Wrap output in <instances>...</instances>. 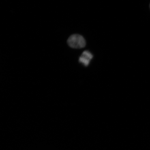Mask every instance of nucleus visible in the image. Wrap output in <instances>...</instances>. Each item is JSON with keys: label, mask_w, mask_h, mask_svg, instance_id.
Here are the masks:
<instances>
[{"label": "nucleus", "mask_w": 150, "mask_h": 150, "mask_svg": "<svg viewBox=\"0 0 150 150\" xmlns=\"http://www.w3.org/2000/svg\"><path fill=\"white\" fill-rule=\"evenodd\" d=\"M67 44L71 47L75 49L83 48L86 45V41L82 35L74 34L71 35L67 41Z\"/></svg>", "instance_id": "obj_1"}, {"label": "nucleus", "mask_w": 150, "mask_h": 150, "mask_svg": "<svg viewBox=\"0 0 150 150\" xmlns=\"http://www.w3.org/2000/svg\"><path fill=\"white\" fill-rule=\"evenodd\" d=\"M93 57V54L91 52L88 50H85L80 56L79 61L84 66L87 67L90 64Z\"/></svg>", "instance_id": "obj_2"}, {"label": "nucleus", "mask_w": 150, "mask_h": 150, "mask_svg": "<svg viewBox=\"0 0 150 150\" xmlns=\"http://www.w3.org/2000/svg\"></svg>", "instance_id": "obj_3"}]
</instances>
